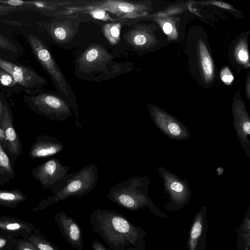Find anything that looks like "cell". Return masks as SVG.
I'll list each match as a JSON object with an SVG mask.
<instances>
[{"label":"cell","instance_id":"obj_1","mask_svg":"<svg viewBox=\"0 0 250 250\" xmlns=\"http://www.w3.org/2000/svg\"><path fill=\"white\" fill-rule=\"evenodd\" d=\"M89 221L93 231L112 250H126L129 247L144 249L146 232L120 213L113 209H94Z\"/></svg>","mask_w":250,"mask_h":250},{"label":"cell","instance_id":"obj_2","mask_svg":"<svg viewBox=\"0 0 250 250\" xmlns=\"http://www.w3.org/2000/svg\"><path fill=\"white\" fill-rule=\"evenodd\" d=\"M27 40L36 59L51 79L57 93L72 109L76 117V127L82 128V123L79 121L76 98L50 51L43 42L35 36L29 35Z\"/></svg>","mask_w":250,"mask_h":250},{"label":"cell","instance_id":"obj_3","mask_svg":"<svg viewBox=\"0 0 250 250\" xmlns=\"http://www.w3.org/2000/svg\"><path fill=\"white\" fill-rule=\"evenodd\" d=\"M98 167L90 164L77 172L67 174L51 189V204L64 201L70 196L81 197L95 187L98 179Z\"/></svg>","mask_w":250,"mask_h":250},{"label":"cell","instance_id":"obj_4","mask_svg":"<svg viewBox=\"0 0 250 250\" xmlns=\"http://www.w3.org/2000/svg\"><path fill=\"white\" fill-rule=\"evenodd\" d=\"M23 101L30 110L50 121L62 122L72 115L69 104L58 93L42 89L25 94Z\"/></svg>","mask_w":250,"mask_h":250},{"label":"cell","instance_id":"obj_5","mask_svg":"<svg viewBox=\"0 0 250 250\" xmlns=\"http://www.w3.org/2000/svg\"><path fill=\"white\" fill-rule=\"evenodd\" d=\"M76 2V4L65 7L66 10L69 11L70 14L102 10L114 14L120 19H129L138 16L137 13L141 9L140 4L124 0H82Z\"/></svg>","mask_w":250,"mask_h":250},{"label":"cell","instance_id":"obj_6","mask_svg":"<svg viewBox=\"0 0 250 250\" xmlns=\"http://www.w3.org/2000/svg\"><path fill=\"white\" fill-rule=\"evenodd\" d=\"M138 177L128 178L114 185L107 194L108 198L125 208L135 210L146 206L145 196L140 189Z\"/></svg>","mask_w":250,"mask_h":250},{"label":"cell","instance_id":"obj_7","mask_svg":"<svg viewBox=\"0 0 250 250\" xmlns=\"http://www.w3.org/2000/svg\"><path fill=\"white\" fill-rule=\"evenodd\" d=\"M0 68L9 73L25 94L42 90L48 81L31 68L0 58Z\"/></svg>","mask_w":250,"mask_h":250},{"label":"cell","instance_id":"obj_8","mask_svg":"<svg viewBox=\"0 0 250 250\" xmlns=\"http://www.w3.org/2000/svg\"><path fill=\"white\" fill-rule=\"evenodd\" d=\"M112 55L97 44L90 45L77 60V66L81 72L90 74L93 72L107 71V65Z\"/></svg>","mask_w":250,"mask_h":250},{"label":"cell","instance_id":"obj_9","mask_svg":"<svg viewBox=\"0 0 250 250\" xmlns=\"http://www.w3.org/2000/svg\"><path fill=\"white\" fill-rule=\"evenodd\" d=\"M70 168V166L62 165L58 159L53 158L38 165L31 172L34 178L41 183L43 189H51L66 176Z\"/></svg>","mask_w":250,"mask_h":250},{"label":"cell","instance_id":"obj_10","mask_svg":"<svg viewBox=\"0 0 250 250\" xmlns=\"http://www.w3.org/2000/svg\"><path fill=\"white\" fill-rule=\"evenodd\" d=\"M77 19L76 15H68L42 21L40 24L55 42L64 43L71 41L76 36L79 28Z\"/></svg>","mask_w":250,"mask_h":250},{"label":"cell","instance_id":"obj_11","mask_svg":"<svg viewBox=\"0 0 250 250\" xmlns=\"http://www.w3.org/2000/svg\"><path fill=\"white\" fill-rule=\"evenodd\" d=\"M12 109L7 100L2 111L1 127L6 137L7 148L6 152L9 159L16 160L22 152V145L21 139L15 130L13 124Z\"/></svg>","mask_w":250,"mask_h":250},{"label":"cell","instance_id":"obj_12","mask_svg":"<svg viewBox=\"0 0 250 250\" xmlns=\"http://www.w3.org/2000/svg\"><path fill=\"white\" fill-rule=\"evenodd\" d=\"M54 221L67 243L74 249L82 250L83 238L77 222L63 210L55 214Z\"/></svg>","mask_w":250,"mask_h":250},{"label":"cell","instance_id":"obj_13","mask_svg":"<svg viewBox=\"0 0 250 250\" xmlns=\"http://www.w3.org/2000/svg\"><path fill=\"white\" fill-rule=\"evenodd\" d=\"M36 228L33 224L17 218L0 216V235L27 239Z\"/></svg>","mask_w":250,"mask_h":250},{"label":"cell","instance_id":"obj_14","mask_svg":"<svg viewBox=\"0 0 250 250\" xmlns=\"http://www.w3.org/2000/svg\"><path fill=\"white\" fill-rule=\"evenodd\" d=\"M64 147L62 143L56 138L42 134L36 138L28 155L32 158H45L60 153Z\"/></svg>","mask_w":250,"mask_h":250},{"label":"cell","instance_id":"obj_15","mask_svg":"<svg viewBox=\"0 0 250 250\" xmlns=\"http://www.w3.org/2000/svg\"><path fill=\"white\" fill-rule=\"evenodd\" d=\"M27 199V196L18 189L0 188V205L3 207L14 208Z\"/></svg>","mask_w":250,"mask_h":250},{"label":"cell","instance_id":"obj_16","mask_svg":"<svg viewBox=\"0 0 250 250\" xmlns=\"http://www.w3.org/2000/svg\"><path fill=\"white\" fill-rule=\"evenodd\" d=\"M15 174L10 159L0 144V185H3L14 179Z\"/></svg>","mask_w":250,"mask_h":250},{"label":"cell","instance_id":"obj_17","mask_svg":"<svg viewBox=\"0 0 250 250\" xmlns=\"http://www.w3.org/2000/svg\"><path fill=\"white\" fill-rule=\"evenodd\" d=\"M27 239L36 250H59L41 233L38 229H36Z\"/></svg>","mask_w":250,"mask_h":250},{"label":"cell","instance_id":"obj_18","mask_svg":"<svg viewBox=\"0 0 250 250\" xmlns=\"http://www.w3.org/2000/svg\"><path fill=\"white\" fill-rule=\"evenodd\" d=\"M204 220L199 215L195 219L190 231L188 246L189 250H196L197 244L203 233Z\"/></svg>","mask_w":250,"mask_h":250},{"label":"cell","instance_id":"obj_19","mask_svg":"<svg viewBox=\"0 0 250 250\" xmlns=\"http://www.w3.org/2000/svg\"><path fill=\"white\" fill-rule=\"evenodd\" d=\"M0 89L9 94H12L13 92L19 93L22 90L12 76L1 68H0Z\"/></svg>","mask_w":250,"mask_h":250},{"label":"cell","instance_id":"obj_20","mask_svg":"<svg viewBox=\"0 0 250 250\" xmlns=\"http://www.w3.org/2000/svg\"><path fill=\"white\" fill-rule=\"evenodd\" d=\"M121 25L119 23H109L103 27V31L107 40L112 44L119 41Z\"/></svg>","mask_w":250,"mask_h":250},{"label":"cell","instance_id":"obj_21","mask_svg":"<svg viewBox=\"0 0 250 250\" xmlns=\"http://www.w3.org/2000/svg\"><path fill=\"white\" fill-rule=\"evenodd\" d=\"M202 65L206 78L209 79L213 74V65L211 59L204 44L201 46Z\"/></svg>","mask_w":250,"mask_h":250},{"label":"cell","instance_id":"obj_22","mask_svg":"<svg viewBox=\"0 0 250 250\" xmlns=\"http://www.w3.org/2000/svg\"><path fill=\"white\" fill-rule=\"evenodd\" d=\"M12 245L14 250H36L27 239L13 238Z\"/></svg>","mask_w":250,"mask_h":250},{"label":"cell","instance_id":"obj_23","mask_svg":"<svg viewBox=\"0 0 250 250\" xmlns=\"http://www.w3.org/2000/svg\"><path fill=\"white\" fill-rule=\"evenodd\" d=\"M0 48L15 52L18 49L16 46L6 37L0 34Z\"/></svg>","mask_w":250,"mask_h":250},{"label":"cell","instance_id":"obj_24","mask_svg":"<svg viewBox=\"0 0 250 250\" xmlns=\"http://www.w3.org/2000/svg\"><path fill=\"white\" fill-rule=\"evenodd\" d=\"M13 238L0 235V250H14Z\"/></svg>","mask_w":250,"mask_h":250},{"label":"cell","instance_id":"obj_25","mask_svg":"<svg viewBox=\"0 0 250 250\" xmlns=\"http://www.w3.org/2000/svg\"><path fill=\"white\" fill-rule=\"evenodd\" d=\"M25 10L23 6L14 7L5 5H0V15L8 14L9 13L21 11Z\"/></svg>","mask_w":250,"mask_h":250},{"label":"cell","instance_id":"obj_26","mask_svg":"<svg viewBox=\"0 0 250 250\" xmlns=\"http://www.w3.org/2000/svg\"><path fill=\"white\" fill-rule=\"evenodd\" d=\"M221 78L222 81L227 84L230 83L233 80L232 75L227 68L225 69L222 72Z\"/></svg>","mask_w":250,"mask_h":250},{"label":"cell","instance_id":"obj_27","mask_svg":"<svg viewBox=\"0 0 250 250\" xmlns=\"http://www.w3.org/2000/svg\"><path fill=\"white\" fill-rule=\"evenodd\" d=\"M87 13H89L93 17L97 19H104L106 17V12L102 10L92 11Z\"/></svg>","mask_w":250,"mask_h":250},{"label":"cell","instance_id":"obj_28","mask_svg":"<svg viewBox=\"0 0 250 250\" xmlns=\"http://www.w3.org/2000/svg\"><path fill=\"white\" fill-rule=\"evenodd\" d=\"M91 246L92 250H109L105 247L97 238H95Z\"/></svg>","mask_w":250,"mask_h":250},{"label":"cell","instance_id":"obj_29","mask_svg":"<svg viewBox=\"0 0 250 250\" xmlns=\"http://www.w3.org/2000/svg\"><path fill=\"white\" fill-rule=\"evenodd\" d=\"M168 128L170 132L174 135H179L181 133L179 126L175 123H170L168 125Z\"/></svg>","mask_w":250,"mask_h":250},{"label":"cell","instance_id":"obj_30","mask_svg":"<svg viewBox=\"0 0 250 250\" xmlns=\"http://www.w3.org/2000/svg\"><path fill=\"white\" fill-rule=\"evenodd\" d=\"M7 100L4 92L0 91V127H1V116L5 103Z\"/></svg>","mask_w":250,"mask_h":250},{"label":"cell","instance_id":"obj_31","mask_svg":"<svg viewBox=\"0 0 250 250\" xmlns=\"http://www.w3.org/2000/svg\"><path fill=\"white\" fill-rule=\"evenodd\" d=\"M0 144L6 152L7 148L6 137L4 131L1 127H0Z\"/></svg>","mask_w":250,"mask_h":250},{"label":"cell","instance_id":"obj_32","mask_svg":"<svg viewBox=\"0 0 250 250\" xmlns=\"http://www.w3.org/2000/svg\"><path fill=\"white\" fill-rule=\"evenodd\" d=\"M239 59L243 62H246L249 59V55L247 51L245 49H240L238 53Z\"/></svg>","mask_w":250,"mask_h":250},{"label":"cell","instance_id":"obj_33","mask_svg":"<svg viewBox=\"0 0 250 250\" xmlns=\"http://www.w3.org/2000/svg\"><path fill=\"white\" fill-rule=\"evenodd\" d=\"M171 188L172 190L177 192H181L183 189V187L182 184L176 182L171 185Z\"/></svg>","mask_w":250,"mask_h":250},{"label":"cell","instance_id":"obj_34","mask_svg":"<svg viewBox=\"0 0 250 250\" xmlns=\"http://www.w3.org/2000/svg\"><path fill=\"white\" fill-rule=\"evenodd\" d=\"M163 30L165 33L168 34L172 31V26L170 23L166 22L163 25Z\"/></svg>","mask_w":250,"mask_h":250},{"label":"cell","instance_id":"obj_35","mask_svg":"<svg viewBox=\"0 0 250 250\" xmlns=\"http://www.w3.org/2000/svg\"><path fill=\"white\" fill-rule=\"evenodd\" d=\"M243 129L244 131L248 134H250V123L249 122H246L243 125Z\"/></svg>","mask_w":250,"mask_h":250},{"label":"cell","instance_id":"obj_36","mask_svg":"<svg viewBox=\"0 0 250 250\" xmlns=\"http://www.w3.org/2000/svg\"><path fill=\"white\" fill-rule=\"evenodd\" d=\"M126 250H140L137 249L133 248V247H129V248H127Z\"/></svg>","mask_w":250,"mask_h":250},{"label":"cell","instance_id":"obj_37","mask_svg":"<svg viewBox=\"0 0 250 250\" xmlns=\"http://www.w3.org/2000/svg\"><path fill=\"white\" fill-rule=\"evenodd\" d=\"M248 250V249H246V250Z\"/></svg>","mask_w":250,"mask_h":250}]
</instances>
